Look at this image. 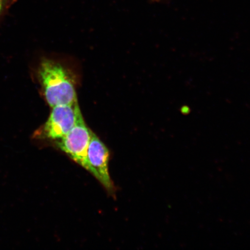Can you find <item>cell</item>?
Here are the masks:
<instances>
[{"label":"cell","instance_id":"1","mask_svg":"<svg viewBox=\"0 0 250 250\" xmlns=\"http://www.w3.org/2000/svg\"><path fill=\"white\" fill-rule=\"evenodd\" d=\"M38 76L46 101L51 108L78 102L74 81L68 71L59 62L42 61L39 68Z\"/></svg>","mask_w":250,"mask_h":250},{"label":"cell","instance_id":"2","mask_svg":"<svg viewBox=\"0 0 250 250\" xmlns=\"http://www.w3.org/2000/svg\"><path fill=\"white\" fill-rule=\"evenodd\" d=\"M92 132L86 126L80 111L76 124L66 135L57 140L56 146L73 160L89 171L87 149Z\"/></svg>","mask_w":250,"mask_h":250},{"label":"cell","instance_id":"3","mask_svg":"<svg viewBox=\"0 0 250 250\" xmlns=\"http://www.w3.org/2000/svg\"><path fill=\"white\" fill-rule=\"evenodd\" d=\"M80 108L78 102L73 104L52 107L48 120L36 135L43 139L59 140L70 132L76 124Z\"/></svg>","mask_w":250,"mask_h":250},{"label":"cell","instance_id":"4","mask_svg":"<svg viewBox=\"0 0 250 250\" xmlns=\"http://www.w3.org/2000/svg\"><path fill=\"white\" fill-rule=\"evenodd\" d=\"M89 172L95 177L109 193L115 191L113 183L109 176V152L107 146L95 133H92L87 155Z\"/></svg>","mask_w":250,"mask_h":250},{"label":"cell","instance_id":"5","mask_svg":"<svg viewBox=\"0 0 250 250\" xmlns=\"http://www.w3.org/2000/svg\"><path fill=\"white\" fill-rule=\"evenodd\" d=\"M17 0H0V16H1Z\"/></svg>","mask_w":250,"mask_h":250}]
</instances>
